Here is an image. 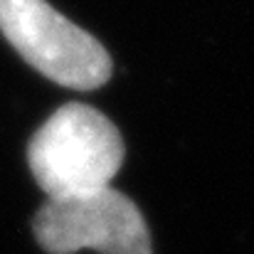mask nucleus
<instances>
[{
	"mask_svg": "<svg viewBox=\"0 0 254 254\" xmlns=\"http://www.w3.org/2000/svg\"><path fill=\"white\" fill-rule=\"evenodd\" d=\"M126 158L119 128L99 109L64 104L32 136L27 163L47 200L91 195L109 188Z\"/></svg>",
	"mask_w": 254,
	"mask_h": 254,
	"instance_id": "nucleus-1",
	"label": "nucleus"
},
{
	"mask_svg": "<svg viewBox=\"0 0 254 254\" xmlns=\"http://www.w3.org/2000/svg\"><path fill=\"white\" fill-rule=\"evenodd\" d=\"M0 32L27 64L57 84L89 91L111 77L104 45L47 0H0Z\"/></svg>",
	"mask_w": 254,
	"mask_h": 254,
	"instance_id": "nucleus-2",
	"label": "nucleus"
},
{
	"mask_svg": "<svg viewBox=\"0 0 254 254\" xmlns=\"http://www.w3.org/2000/svg\"><path fill=\"white\" fill-rule=\"evenodd\" d=\"M35 237L50 254H153L141 210L119 190L47 200L35 215Z\"/></svg>",
	"mask_w": 254,
	"mask_h": 254,
	"instance_id": "nucleus-3",
	"label": "nucleus"
}]
</instances>
